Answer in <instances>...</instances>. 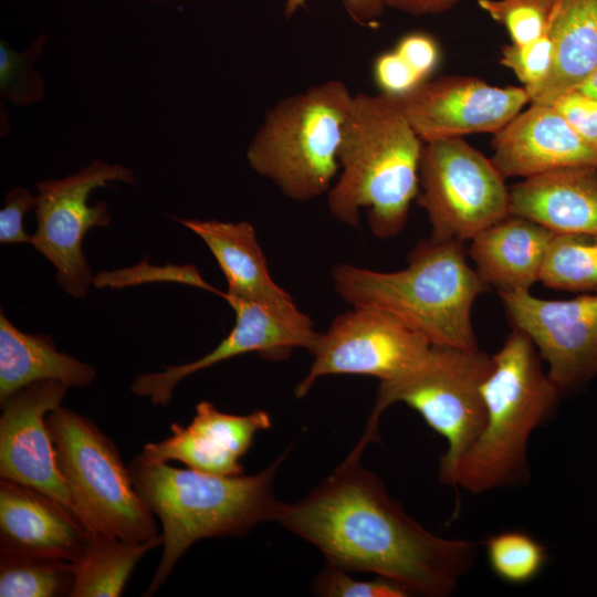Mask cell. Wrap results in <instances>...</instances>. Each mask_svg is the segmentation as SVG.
<instances>
[{"label": "cell", "instance_id": "30", "mask_svg": "<svg viewBox=\"0 0 597 597\" xmlns=\"http://www.w3.org/2000/svg\"><path fill=\"white\" fill-rule=\"evenodd\" d=\"M554 45L548 32L526 44L510 43L501 51L500 63L510 69L526 91L535 88L548 76Z\"/></svg>", "mask_w": 597, "mask_h": 597}, {"label": "cell", "instance_id": "19", "mask_svg": "<svg viewBox=\"0 0 597 597\" xmlns=\"http://www.w3.org/2000/svg\"><path fill=\"white\" fill-rule=\"evenodd\" d=\"M510 214L554 233L597 234V167L551 170L510 188Z\"/></svg>", "mask_w": 597, "mask_h": 597}, {"label": "cell", "instance_id": "26", "mask_svg": "<svg viewBox=\"0 0 597 597\" xmlns=\"http://www.w3.org/2000/svg\"><path fill=\"white\" fill-rule=\"evenodd\" d=\"M73 584L71 562L0 551L1 597H70Z\"/></svg>", "mask_w": 597, "mask_h": 597}, {"label": "cell", "instance_id": "38", "mask_svg": "<svg viewBox=\"0 0 597 597\" xmlns=\"http://www.w3.org/2000/svg\"><path fill=\"white\" fill-rule=\"evenodd\" d=\"M575 91L597 98V69Z\"/></svg>", "mask_w": 597, "mask_h": 597}, {"label": "cell", "instance_id": "32", "mask_svg": "<svg viewBox=\"0 0 597 597\" xmlns=\"http://www.w3.org/2000/svg\"><path fill=\"white\" fill-rule=\"evenodd\" d=\"M373 76L379 93L394 97L406 95L423 82L395 50L375 59Z\"/></svg>", "mask_w": 597, "mask_h": 597}, {"label": "cell", "instance_id": "27", "mask_svg": "<svg viewBox=\"0 0 597 597\" xmlns=\"http://www.w3.org/2000/svg\"><path fill=\"white\" fill-rule=\"evenodd\" d=\"M488 563L501 580L512 585L532 582L545 567L546 547L522 531H504L484 542Z\"/></svg>", "mask_w": 597, "mask_h": 597}, {"label": "cell", "instance_id": "36", "mask_svg": "<svg viewBox=\"0 0 597 597\" xmlns=\"http://www.w3.org/2000/svg\"><path fill=\"white\" fill-rule=\"evenodd\" d=\"M307 0H284L283 13L289 20L304 7ZM348 17L358 24L368 25L385 11L384 0H342Z\"/></svg>", "mask_w": 597, "mask_h": 597}, {"label": "cell", "instance_id": "22", "mask_svg": "<svg viewBox=\"0 0 597 597\" xmlns=\"http://www.w3.org/2000/svg\"><path fill=\"white\" fill-rule=\"evenodd\" d=\"M211 251L226 280V295L261 301H287L292 296L272 279L254 227L247 221L180 219Z\"/></svg>", "mask_w": 597, "mask_h": 597}, {"label": "cell", "instance_id": "25", "mask_svg": "<svg viewBox=\"0 0 597 597\" xmlns=\"http://www.w3.org/2000/svg\"><path fill=\"white\" fill-rule=\"evenodd\" d=\"M540 282L556 291L597 293V234L554 233Z\"/></svg>", "mask_w": 597, "mask_h": 597}, {"label": "cell", "instance_id": "20", "mask_svg": "<svg viewBox=\"0 0 597 597\" xmlns=\"http://www.w3.org/2000/svg\"><path fill=\"white\" fill-rule=\"evenodd\" d=\"M554 232L510 214L471 240L469 255L481 280L498 294L530 291L540 282Z\"/></svg>", "mask_w": 597, "mask_h": 597}, {"label": "cell", "instance_id": "29", "mask_svg": "<svg viewBox=\"0 0 597 597\" xmlns=\"http://www.w3.org/2000/svg\"><path fill=\"white\" fill-rule=\"evenodd\" d=\"M555 0H478L479 7L503 25L511 43L526 44L547 32Z\"/></svg>", "mask_w": 597, "mask_h": 597}, {"label": "cell", "instance_id": "3", "mask_svg": "<svg viewBox=\"0 0 597 597\" xmlns=\"http://www.w3.org/2000/svg\"><path fill=\"white\" fill-rule=\"evenodd\" d=\"M283 458L255 474L229 476L134 458L128 467L134 486L163 528L161 557L144 596L166 583L196 542L239 537L258 524L276 522L283 502L274 494V476Z\"/></svg>", "mask_w": 597, "mask_h": 597}, {"label": "cell", "instance_id": "16", "mask_svg": "<svg viewBox=\"0 0 597 597\" xmlns=\"http://www.w3.org/2000/svg\"><path fill=\"white\" fill-rule=\"evenodd\" d=\"M271 426L272 419L265 410L233 415L202 400L196 405L195 417L188 425L171 423L170 434L145 443L140 455L154 462L179 461L208 474L240 475L244 473L241 458L258 432Z\"/></svg>", "mask_w": 597, "mask_h": 597}, {"label": "cell", "instance_id": "12", "mask_svg": "<svg viewBox=\"0 0 597 597\" xmlns=\"http://www.w3.org/2000/svg\"><path fill=\"white\" fill-rule=\"evenodd\" d=\"M222 297L235 315L230 333L216 348L193 362L139 375L130 387L135 395L148 397L154 406L166 407L177 384L189 375L248 353H258L266 360H285L295 348L310 352L317 338L311 317L293 298L261 301L224 293Z\"/></svg>", "mask_w": 597, "mask_h": 597}, {"label": "cell", "instance_id": "15", "mask_svg": "<svg viewBox=\"0 0 597 597\" xmlns=\"http://www.w3.org/2000/svg\"><path fill=\"white\" fill-rule=\"evenodd\" d=\"M69 388L57 380H40L0 404V478L48 494L78 519L45 422L46 415L61 406Z\"/></svg>", "mask_w": 597, "mask_h": 597}, {"label": "cell", "instance_id": "28", "mask_svg": "<svg viewBox=\"0 0 597 597\" xmlns=\"http://www.w3.org/2000/svg\"><path fill=\"white\" fill-rule=\"evenodd\" d=\"M46 34H40L24 50L15 51L3 40L0 42V95L17 106L40 103L46 92L34 63L43 52Z\"/></svg>", "mask_w": 597, "mask_h": 597}, {"label": "cell", "instance_id": "13", "mask_svg": "<svg viewBox=\"0 0 597 597\" xmlns=\"http://www.w3.org/2000/svg\"><path fill=\"white\" fill-rule=\"evenodd\" d=\"M512 324L535 345L561 391L597 375V293L545 300L530 291L499 294Z\"/></svg>", "mask_w": 597, "mask_h": 597}, {"label": "cell", "instance_id": "9", "mask_svg": "<svg viewBox=\"0 0 597 597\" xmlns=\"http://www.w3.org/2000/svg\"><path fill=\"white\" fill-rule=\"evenodd\" d=\"M505 179L462 137L423 143L417 200L428 216L430 238L463 243L510 216Z\"/></svg>", "mask_w": 597, "mask_h": 597}, {"label": "cell", "instance_id": "33", "mask_svg": "<svg viewBox=\"0 0 597 597\" xmlns=\"http://www.w3.org/2000/svg\"><path fill=\"white\" fill-rule=\"evenodd\" d=\"M36 196L27 188L13 187L4 199V206L0 210V242L3 243H31L32 235L24 231L23 219L27 212L35 209Z\"/></svg>", "mask_w": 597, "mask_h": 597}, {"label": "cell", "instance_id": "14", "mask_svg": "<svg viewBox=\"0 0 597 597\" xmlns=\"http://www.w3.org/2000/svg\"><path fill=\"white\" fill-rule=\"evenodd\" d=\"M396 98L423 143L475 133L494 135L530 103L524 87L495 86L467 75L426 80Z\"/></svg>", "mask_w": 597, "mask_h": 597}, {"label": "cell", "instance_id": "8", "mask_svg": "<svg viewBox=\"0 0 597 597\" xmlns=\"http://www.w3.org/2000/svg\"><path fill=\"white\" fill-rule=\"evenodd\" d=\"M45 422L76 513L92 533L148 542L160 535L115 443L91 419L57 407Z\"/></svg>", "mask_w": 597, "mask_h": 597}, {"label": "cell", "instance_id": "2", "mask_svg": "<svg viewBox=\"0 0 597 597\" xmlns=\"http://www.w3.org/2000/svg\"><path fill=\"white\" fill-rule=\"evenodd\" d=\"M422 147L396 97L354 94L338 151V177L327 192L329 213L357 228L365 210L376 238L397 237L419 192Z\"/></svg>", "mask_w": 597, "mask_h": 597}, {"label": "cell", "instance_id": "21", "mask_svg": "<svg viewBox=\"0 0 597 597\" xmlns=\"http://www.w3.org/2000/svg\"><path fill=\"white\" fill-rule=\"evenodd\" d=\"M547 32L554 45L545 81L526 91L530 103L551 104L597 69V0H555Z\"/></svg>", "mask_w": 597, "mask_h": 597}, {"label": "cell", "instance_id": "37", "mask_svg": "<svg viewBox=\"0 0 597 597\" xmlns=\"http://www.w3.org/2000/svg\"><path fill=\"white\" fill-rule=\"evenodd\" d=\"M390 8L413 17L436 15L444 13L457 6L460 0H384Z\"/></svg>", "mask_w": 597, "mask_h": 597}, {"label": "cell", "instance_id": "6", "mask_svg": "<svg viewBox=\"0 0 597 597\" xmlns=\"http://www.w3.org/2000/svg\"><path fill=\"white\" fill-rule=\"evenodd\" d=\"M353 96L343 81L328 80L277 101L249 143L250 168L294 201L327 193Z\"/></svg>", "mask_w": 597, "mask_h": 597}, {"label": "cell", "instance_id": "39", "mask_svg": "<svg viewBox=\"0 0 597 597\" xmlns=\"http://www.w3.org/2000/svg\"><path fill=\"white\" fill-rule=\"evenodd\" d=\"M151 1H169V0H151Z\"/></svg>", "mask_w": 597, "mask_h": 597}, {"label": "cell", "instance_id": "18", "mask_svg": "<svg viewBox=\"0 0 597 597\" xmlns=\"http://www.w3.org/2000/svg\"><path fill=\"white\" fill-rule=\"evenodd\" d=\"M92 533L48 494L0 478V551L74 562Z\"/></svg>", "mask_w": 597, "mask_h": 597}, {"label": "cell", "instance_id": "11", "mask_svg": "<svg viewBox=\"0 0 597 597\" xmlns=\"http://www.w3.org/2000/svg\"><path fill=\"white\" fill-rule=\"evenodd\" d=\"M431 344L397 317L374 308L353 307L318 333L310 353L313 362L294 389L306 396L315 381L327 375H364L392 380L415 367Z\"/></svg>", "mask_w": 597, "mask_h": 597}, {"label": "cell", "instance_id": "1", "mask_svg": "<svg viewBox=\"0 0 597 597\" xmlns=\"http://www.w3.org/2000/svg\"><path fill=\"white\" fill-rule=\"evenodd\" d=\"M357 444L335 471L277 521L315 546L328 566L389 579L408 596L444 597L458 588L476 545L439 536L411 517L360 463Z\"/></svg>", "mask_w": 597, "mask_h": 597}, {"label": "cell", "instance_id": "17", "mask_svg": "<svg viewBox=\"0 0 597 597\" xmlns=\"http://www.w3.org/2000/svg\"><path fill=\"white\" fill-rule=\"evenodd\" d=\"M530 104L491 143V160L505 178L597 167V144L583 138L551 104Z\"/></svg>", "mask_w": 597, "mask_h": 597}, {"label": "cell", "instance_id": "35", "mask_svg": "<svg viewBox=\"0 0 597 597\" xmlns=\"http://www.w3.org/2000/svg\"><path fill=\"white\" fill-rule=\"evenodd\" d=\"M394 50L422 81L429 80L440 59L437 41L425 32H410L404 35Z\"/></svg>", "mask_w": 597, "mask_h": 597}, {"label": "cell", "instance_id": "10", "mask_svg": "<svg viewBox=\"0 0 597 597\" xmlns=\"http://www.w3.org/2000/svg\"><path fill=\"white\" fill-rule=\"evenodd\" d=\"M112 181L133 185L137 179L121 164L95 159L64 178L36 184V230L31 244L55 266L62 289L76 298L84 297L94 284L83 239L90 229L112 221L105 201L88 206L87 199L94 189Z\"/></svg>", "mask_w": 597, "mask_h": 597}, {"label": "cell", "instance_id": "34", "mask_svg": "<svg viewBox=\"0 0 597 597\" xmlns=\"http://www.w3.org/2000/svg\"><path fill=\"white\" fill-rule=\"evenodd\" d=\"M551 105L583 138L597 144V98L572 91L558 96Z\"/></svg>", "mask_w": 597, "mask_h": 597}, {"label": "cell", "instance_id": "24", "mask_svg": "<svg viewBox=\"0 0 597 597\" xmlns=\"http://www.w3.org/2000/svg\"><path fill=\"white\" fill-rule=\"evenodd\" d=\"M161 544V534L148 542L92 534L72 562L74 584L70 597L121 596L137 563Z\"/></svg>", "mask_w": 597, "mask_h": 597}, {"label": "cell", "instance_id": "7", "mask_svg": "<svg viewBox=\"0 0 597 597\" xmlns=\"http://www.w3.org/2000/svg\"><path fill=\"white\" fill-rule=\"evenodd\" d=\"M492 356L479 348L431 345L426 356L404 375L379 384L374 408L358 443L377 440L383 412L396 402L415 409L447 440L439 465V482L452 486L457 464L478 438L485 421L482 384Z\"/></svg>", "mask_w": 597, "mask_h": 597}, {"label": "cell", "instance_id": "31", "mask_svg": "<svg viewBox=\"0 0 597 597\" xmlns=\"http://www.w3.org/2000/svg\"><path fill=\"white\" fill-rule=\"evenodd\" d=\"M348 572L326 566L314 579L313 591L325 597H406L398 584L378 577L373 580L355 579Z\"/></svg>", "mask_w": 597, "mask_h": 597}, {"label": "cell", "instance_id": "4", "mask_svg": "<svg viewBox=\"0 0 597 597\" xmlns=\"http://www.w3.org/2000/svg\"><path fill=\"white\" fill-rule=\"evenodd\" d=\"M335 292L352 307L386 312L422 334L431 345L479 348L472 307L489 290L468 263L463 243L421 240L407 266L380 272L341 263L332 271Z\"/></svg>", "mask_w": 597, "mask_h": 597}, {"label": "cell", "instance_id": "23", "mask_svg": "<svg viewBox=\"0 0 597 597\" xmlns=\"http://www.w3.org/2000/svg\"><path fill=\"white\" fill-rule=\"evenodd\" d=\"M96 370L59 352L49 335L24 333L0 315V404L21 388L40 380H57L69 387H85Z\"/></svg>", "mask_w": 597, "mask_h": 597}, {"label": "cell", "instance_id": "5", "mask_svg": "<svg viewBox=\"0 0 597 597\" xmlns=\"http://www.w3.org/2000/svg\"><path fill=\"white\" fill-rule=\"evenodd\" d=\"M481 389L485 421L460 458L452 481V486L473 494L517 486L528 479L530 437L554 412L562 392L543 369L531 338L516 327L492 355Z\"/></svg>", "mask_w": 597, "mask_h": 597}]
</instances>
